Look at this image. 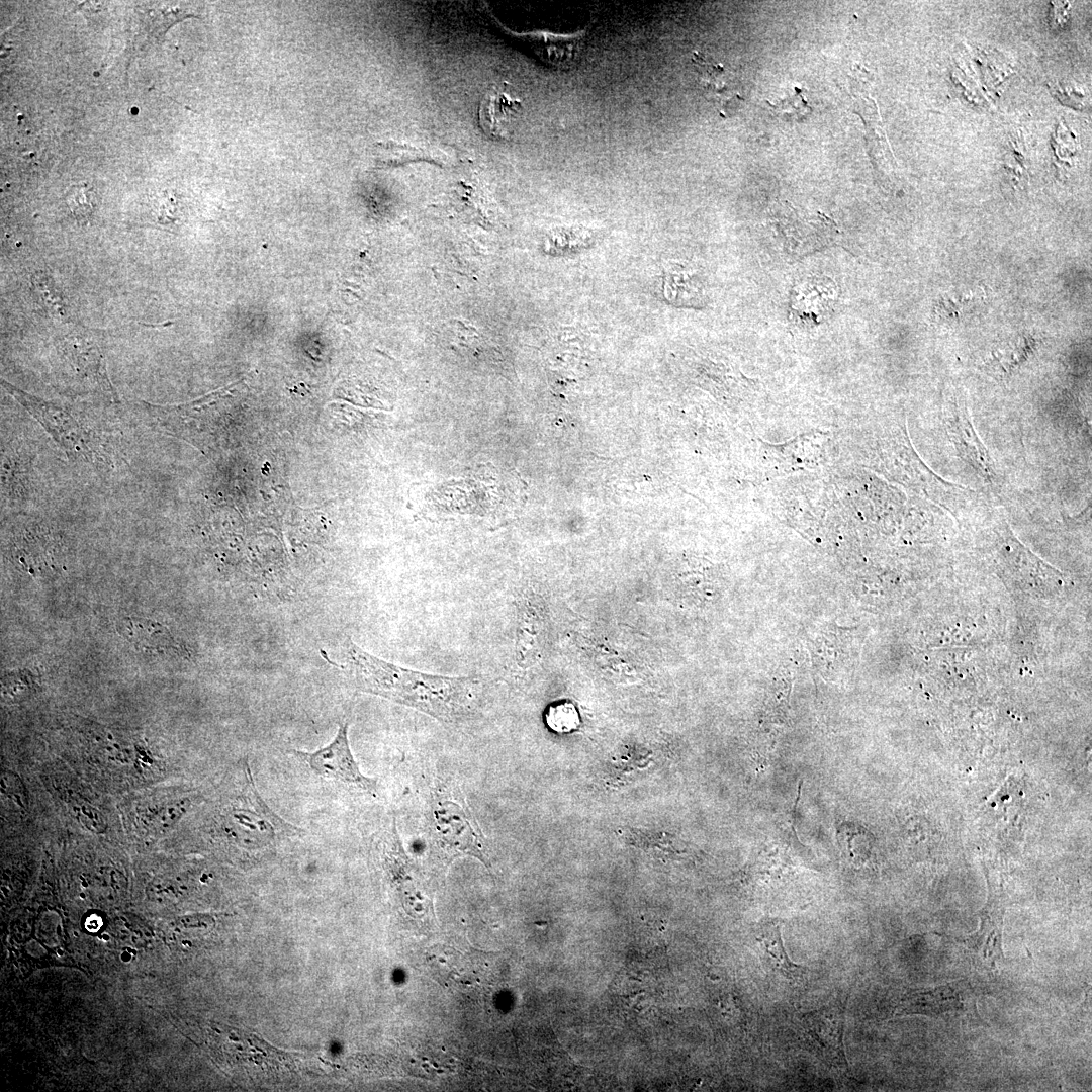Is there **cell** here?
Listing matches in <instances>:
<instances>
[{
	"label": "cell",
	"instance_id": "8fae6325",
	"mask_svg": "<svg viewBox=\"0 0 1092 1092\" xmlns=\"http://www.w3.org/2000/svg\"><path fill=\"white\" fill-rule=\"evenodd\" d=\"M118 631L138 651L155 656L181 655L182 645L160 623L144 618H124Z\"/></svg>",
	"mask_w": 1092,
	"mask_h": 1092
},
{
	"label": "cell",
	"instance_id": "52a82bcc",
	"mask_svg": "<svg viewBox=\"0 0 1092 1092\" xmlns=\"http://www.w3.org/2000/svg\"><path fill=\"white\" fill-rule=\"evenodd\" d=\"M300 760L320 777L343 783L375 795L377 782L363 775L350 749L348 724L339 726L335 738L327 746L313 752L293 750Z\"/></svg>",
	"mask_w": 1092,
	"mask_h": 1092
},
{
	"label": "cell",
	"instance_id": "9a60e30c",
	"mask_svg": "<svg viewBox=\"0 0 1092 1092\" xmlns=\"http://www.w3.org/2000/svg\"><path fill=\"white\" fill-rule=\"evenodd\" d=\"M756 940L763 948L770 968L790 981L802 980L805 970L792 962L784 947L780 925L775 922L763 924L756 935Z\"/></svg>",
	"mask_w": 1092,
	"mask_h": 1092
},
{
	"label": "cell",
	"instance_id": "ffe728a7",
	"mask_svg": "<svg viewBox=\"0 0 1092 1092\" xmlns=\"http://www.w3.org/2000/svg\"><path fill=\"white\" fill-rule=\"evenodd\" d=\"M72 815L88 830L102 833L106 829V823L102 814L95 808L87 805L74 803L70 805Z\"/></svg>",
	"mask_w": 1092,
	"mask_h": 1092
},
{
	"label": "cell",
	"instance_id": "2e32d148",
	"mask_svg": "<svg viewBox=\"0 0 1092 1092\" xmlns=\"http://www.w3.org/2000/svg\"><path fill=\"white\" fill-rule=\"evenodd\" d=\"M379 159L384 164L399 165L416 161H426L438 165L451 163L452 155L444 150L431 145H408L397 143L379 144Z\"/></svg>",
	"mask_w": 1092,
	"mask_h": 1092
},
{
	"label": "cell",
	"instance_id": "5b68a950",
	"mask_svg": "<svg viewBox=\"0 0 1092 1092\" xmlns=\"http://www.w3.org/2000/svg\"><path fill=\"white\" fill-rule=\"evenodd\" d=\"M846 1001L847 997H838L800 1018L806 1046L828 1067L844 1074L849 1072L843 1048Z\"/></svg>",
	"mask_w": 1092,
	"mask_h": 1092
},
{
	"label": "cell",
	"instance_id": "7c38bea8",
	"mask_svg": "<svg viewBox=\"0 0 1092 1092\" xmlns=\"http://www.w3.org/2000/svg\"><path fill=\"white\" fill-rule=\"evenodd\" d=\"M521 100L506 91L492 90L483 95L478 109L482 131L491 139H507L512 121L521 110Z\"/></svg>",
	"mask_w": 1092,
	"mask_h": 1092
},
{
	"label": "cell",
	"instance_id": "9c48e42d",
	"mask_svg": "<svg viewBox=\"0 0 1092 1092\" xmlns=\"http://www.w3.org/2000/svg\"><path fill=\"white\" fill-rule=\"evenodd\" d=\"M63 356L75 377L109 401L117 399L105 359L99 347L81 337H71L62 346Z\"/></svg>",
	"mask_w": 1092,
	"mask_h": 1092
},
{
	"label": "cell",
	"instance_id": "ac0fdd59",
	"mask_svg": "<svg viewBox=\"0 0 1092 1092\" xmlns=\"http://www.w3.org/2000/svg\"><path fill=\"white\" fill-rule=\"evenodd\" d=\"M31 282L36 295L46 308L54 315L64 316L66 314L65 304L51 279L46 274L37 272L32 276Z\"/></svg>",
	"mask_w": 1092,
	"mask_h": 1092
},
{
	"label": "cell",
	"instance_id": "44dd1931",
	"mask_svg": "<svg viewBox=\"0 0 1092 1092\" xmlns=\"http://www.w3.org/2000/svg\"><path fill=\"white\" fill-rule=\"evenodd\" d=\"M1 790L12 801L24 807L27 797L21 781L12 772L3 771L1 778Z\"/></svg>",
	"mask_w": 1092,
	"mask_h": 1092
},
{
	"label": "cell",
	"instance_id": "277c9868",
	"mask_svg": "<svg viewBox=\"0 0 1092 1092\" xmlns=\"http://www.w3.org/2000/svg\"><path fill=\"white\" fill-rule=\"evenodd\" d=\"M431 826L436 845L449 857H474L490 868L486 839L465 802L450 793L434 796Z\"/></svg>",
	"mask_w": 1092,
	"mask_h": 1092
},
{
	"label": "cell",
	"instance_id": "5bb4252c",
	"mask_svg": "<svg viewBox=\"0 0 1092 1092\" xmlns=\"http://www.w3.org/2000/svg\"><path fill=\"white\" fill-rule=\"evenodd\" d=\"M692 63L702 87L722 111L727 110L735 100L740 98L730 72L722 65L707 61L699 52H694Z\"/></svg>",
	"mask_w": 1092,
	"mask_h": 1092
},
{
	"label": "cell",
	"instance_id": "8992f818",
	"mask_svg": "<svg viewBox=\"0 0 1092 1092\" xmlns=\"http://www.w3.org/2000/svg\"><path fill=\"white\" fill-rule=\"evenodd\" d=\"M375 844L404 908L418 915L429 913L431 900L404 851L394 819L390 826L381 832Z\"/></svg>",
	"mask_w": 1092,
	"mask_h": 1092
},
{
	"label": "cell",
	"instance_id": "7a4b0ae2",
	"mask_svg": "<svg viewBox=\"0 0 1092 1092\" xmlns=\"http://www.w3.org/2000/svg\"><path fill=\"white\" fill-rule=\"evenodd\" d=\"M1 385L40 424L71 461L98 469L108 464L102 438L84 420L69 408L25 392L3 379Z\"/></svg>",
	"mask_w": 1092,
	"mask_h": 1092
},
{
	"label": "cell",
	"instance_id": "30bf717a",
	"mask_svg": "<svg viewBox=\"0 0 1092 1092\" xmlns=\"http://www.w3.org/2000/svg\"><path fill=\"white\" fill-rule=\"evenodd\" d=\"M1003 908L990 904L981 915L977 932L961 939V943L984 968L995 969L1005 959L1002 948Z\"/></svg>",
	"mask_w": 1092,
	"mask_h": 1092
},
{
	"label": "cell",
	"instance_id": "d6986e66",
	"mask_svg": "<svg viewBox=\"0 0 1092 1092\" xmlns=\"http://www.w3.org/2000/svg\"><path fill=\"white\" fill-rule=\"evenodd\" d=\"M70 210L78 219H86L95 209V194L86 185L74 187L67 196Z\"/></svg>",
	"mask_w": 1092,
	"mask_h": 1092
},
{
	"label": "cell",
	"instance_id": "3957f363",
	"mask_svg": "<svg viewBox=\"0 0 1092 1092\" xmlns=\"http://www.w3.org/2000/svg\"><path fill=\"white\" fill-rule=\"evenodd\" d=\"M226 820L230 838L247 849L265 848L300 831L275 814L263 801L246 762L241 791L234 800Z\"/></svg>",
	"mask_w": 1092,
	"mask_h": 1092
},
{
	"label": "cell",
	"instance_id": "ba28073f",
	"mask_svg": "<svg viewBox=\"0 0 1092 1092\" xmlns=\"http://www.w3.org/2000/svg\"><path fill=\"white\" fill-rule=\"evenodd\" d=\"M975 1010L973 990L968 982L958 981L930 989L909 990L901 997L894 1014L941 1016L950 1013L974 1014Z\"/></svg>",
	"mask_w": 1092,
	"mask_h": 1092
},
{
	"label": "cell",
	"instance_id": "e0dca14e",
	"mask_svg": "<svg viewBox=\"0 0 1092 1092\" xmlns=\"http://www.w3.org/2000/svg\"><path fill=\"white\" fill-rule=\"evenodd\" d=\"M547 725L556 732H569L579 724V717L575 707L568 702H560L551 705L546 712Z\"/></svg>",
	"mask_w": 1092,
	"mask_h": 1092
},
{
	"label": "cell",
	"instance_id": "6da1fadb",
	"mask_svg": "<svg viewBox=\"0 0 1092 1092\" xmlns=\"http://www.w3.org/2000/svg\"><path fill=\"white\" fill-rule=\"evenodd\" d=\"M322 653L356 690L413 708L445 724L458 725L470 719L484 691V681L479 677L445 676L405 668L370 654L350 638L342 645L339 661Z\"/></svg>",
	"mask_w": 1092,
	"mask_h": 1092
},
{
	"label": "cell",
	"instance_id": "4fadbf2b",
	"mask_svg": "<svg viewBox=\"0 0 1092 1092\" xmlns=\"http://www.w3.org/2000/svg\"><path fill=\"white\" fill-rule=\"evenodd\" d=\"M30 457L22 447H5L1 456L2 498L23 502L30 489Z\"/></svg>",
	"mask_w": 1092,
	"mask_h": 1092
}]
</instances>
